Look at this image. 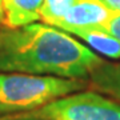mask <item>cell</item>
I'll list each match as a JSON object with an SVG mask.
<instances>
[{
	"label": "cell",
	"instance_id": "11",
	"mask_svg": "<svg viewBox=\"0 0 120 120\" xmlns=\"http://www.w3.org/2000/svg\"><path fill=\"white\" fill-rule=\"evenodd\" d=\"M4 23V13H3V5H1V0H0V26Z\"/></svg>",
	"mask_w": 120,
	"mask_h": 120
},
{
	"label": "cell",
	"instance_id": "1",
	"mask_svg": "<svg viewBox=\"0 0 120 120\" xmlns=\"http://www.w3.org/2000/svg\"><path fill=\"white\" fill-rule=\"evenodd\" d=\"M103 63L71 34L49 24L0 30V72L87 79Z\"/></svg>",
	"mask_w": 120,
	"mask_h": 120
},
{
	"label": "cell",
	"instance_id": "2",
	"mask_svg": "<svg viewBox=\"0 0 120 120\" xmlns=\"http://www.w3.org/2000/svg\"><path fill=\"white\" fill-rule=\"evenodd\" d=\"M86 87V79L0 72V116L34 111Z\"/></svg>",
	"mask_w": 120,
	"mask_h": 120
},
{
	"label": "cell",
	"instance_id": "9",
	"mask_svg": "<svg viewBox=\"0 0 120 120\" xmlns=\"http://www.w3.org/2000/svg\"><path fill=\"white\" fill-rule=\"evenodd\" d=\"M105 30L115 39H117L120 41V12L113 11V13L109 17V20L105 24Z\"/></svg>",
	"mask_w": 120,
	"mask_h": 120
},
{
	"label": "cell",
	"instance_id": "10",
	"mask_svg": "<svg viewBox=\"0 0 120 120\" xmlns=\"http://www.w3.org/2000/svg\"><path fill=\"white\" fill-rule=\"evenodd\" d=\"M103 1L112 9V11L120 12V0H103Z\"/></svg>",
	"mask_w": 120,
	"mask_h": 120
},
{
	"label": "cell",
	"instance_id": "7",
	"mask_svg": "<svg viewBox=\"0 0 120 120\" xmlns=\"http://www.w3.org/2000/svg\"><path fill=\"white\" fill-rule=\"evenodd\" d=\"M94 91L107 95L120 103V61H105L96 67L90 75L88 83Z\"/></svg>",
	"mask_w": 120,
	"mask_h": 120
},
{
	"label": "cell",
	"instance_id": "8",
	"mask_svg": "<svg viewBox=\"0 0 120 120\" xmlns=\"http://www.w3.org/2000/svg\"><path fill=\"white\" fill-rule=\"evenodd\" d=\"M75 0H44L41 9V20L45 24L55 26L64 16L67 9L72 5Z\"/></svg>",
	"mask_w": 120,
	"mask_h": 120
},
{
	"label": "cell",
	"instance_id": "3",
	"mask_svg": "<svg viewBox=\"0 0 120 120\" xmlns=\"http://www.w3.org/2000/svg\"><path fill=\"white\" fill-rule=\"evenodd\" d=\"M3 117L40 120H120V103L96 91H79L56 99L34 111Z\"/></svg>",
	"mask_w": 120,
	"mask_h": 120
},
{
	"label": "cell",
	"instance_id": "5",
	"mask_svg": "<svg viewBox=\"0 0 120 120\" xmlns=\"http://www.w3.org/2000/svg\"><path fill=\"white\" fill-rule=\"evenodd\" d=\"M4 23L8 28H19L41 19L44 0H1Z\"/></svg>",
	"mask_w": 120,
	"mask_h": 120
},
{
	"label": "cell",
	"instance_id": "4",
	"mask_svg": "<svg viewBox=\"0 0 120 120\" xmlns=\"http://www.w3.org/2000/svg\"><path fill=\"white\" fill-rule=\"evenodd\" d=\"M113 13L103 0H75L53 27L63 31L86 27H105Z\"/></svg>",
	"mask_w": 120,
	"mask_h": 120
},
{
	"label": "cell",
	"instance_id": "12",
	"mask_svg": "<svg viewBox=\"0 0 120 120\" xmlns=\"http://www.w3.org/2000/svg\"><path fill=\"white\" fill-rule=\"evenodd\" d=\"M0 120H40V119H8V117H1Z\"/></svg>",
	"mask_w": 120,
	"mask_h": 120
},
{
	"label": "cell",
	"instance_id": "6",
	"mask_svg": "<svg viewBox=\"0 0 120 120\" xmlns=\"http://www.w3.org/2000/svg\"><path fill=\"white\" fill-rule=\"evenodd\" d=\"M67 32L84 40L91 49L99 55L112 60L120 59V41L105 30V27L72 28Z\"/></svg>",
	"mask_w": 120,
	"mask_h": 120
}]
</instances>
